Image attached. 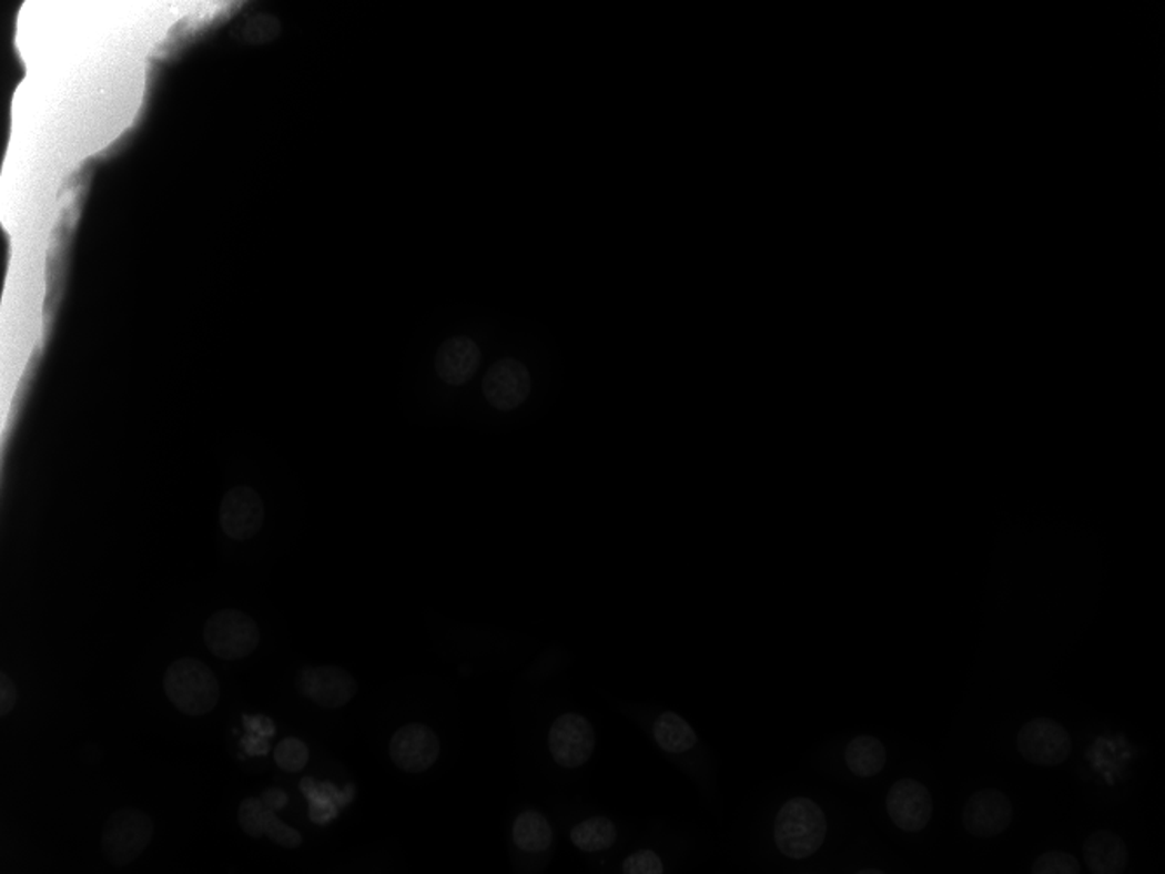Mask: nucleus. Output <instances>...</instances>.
<instances>
[{
	"instance_id": "nucleus-1",
	"label": "nucleus",
	"mask_w": 1165,
	"mask_h": 874,
	"mask_svg": "<svg viewBox=\"0 0 1165 874\" xmlns=\"http://www.w3.org/2000/svg\"><path fill=\"white\" fill-rule=\"evenodd\" d=\"M774 843L786 857L807 858L816 854L828 836V819L810 797L787 801L774 819Z\"/></svg>"
},
{
	"instance_id": "nucleus-2",
	"label": "nucleus",
	"mask_w": 1165,
	"mask_h": 874,
	"mask_svg": "<svg viewBox=\"0 0 1165 874\" xmlns=\"http://www.w3.org/2000/svg\"><path fill=\"white\" fill-rule=\"evenodd\" d=\"M164 693L179 711L200 718L216 708L221 684L206 663L194 658H180L168 667Z\"/></svg>"
},
{
	"instance_id": "nucleus-3",
	"label": "nucleus",
	"mask_w": 1165,
	"mask_h": 874,
	"mask_svg": "<svg viewBox=\"0 0 1165 874\" xmlns=\"http://www.w3.org/2000/svg\"><path fill=\"white\" fill-rule=\"evenodd\" d=\"M152 836L154 822L148 813L135 809L118 810L103 827V854L115 866H126L149 848Z\"/></svg>"
},
{
	"instance_id": "nucleus-4",
	"label": "nucleus",
	"mask_w": 1165,
	"mask_h": 874,
	"mask_svg": "<svg viewBox=\"0 0 1165 874\" xmlns=\"http://www.w3.org/2000/svg\"><path fill=\"white\" fill-rule=\"evenodd\" d=\"M204 641L216 658L234 662L257 650L261 633L252 618L234 609H224L210 618L204 629Z\"/></svg>"
},
{
	"instance_id": "nucleus-5",
	"label": "nucleus",
	"mask_w": 1165,
	"mask_h": 874,
	"mask_svg": "<svg viewBox=\"0 0 1165 874\" xmlns=\"http://www.w3.org/2000/svg\"><path fill=\"white\" fill-rule=\"evenodd\" d=\"M1015 745L1019 754L1031 764L1057 766L1072 754V735L1051 718H1035L1021 728Z\"/></svg>"
},
{
	"instance_id": "nucleus-6",
	"label": "nucleus",
	"mask_w": 1165,
	"mask_h": 874,
	"mask_svg": "<svg viewBox=\"0 0 1165 874\" xmlns=\"http://www.w3.org/2000/svg\"><path fill=\"white\" fill-rule=\"evenodd\" d=\"M548 748L555 763L564 769H578L590 760L596 749V733L587 718L564 714L551 724Z\"/></svg>"
},
{
	"instance_id": "nucleus-7",
	"label": "nucleus",
	"mask_w": 1165,
	"mask_h": 874,
	"mask_svg": "<svg viewBox=\"0 0 1165 874\" xmlns=\"http://www.w3.org/2000/svg\"><path fill=\"white\" fill-rule=\"evenodd\" d=\"M1014 819V805L1000 789H981L963 806V825L974 837H994L1005 833Z\"/></svg>"
},
{
	"instance_id": "nucleus-8",
	"label": "nucleus",
	"mask_w": 1165,
	"mask_h": 874,
	"mask_svg": "<svg viewBox=\"0 0 1165 874\" xmlns=\"http://www.w3.org/2000/svg\"><path fill=\"white\" fill-rule=\"evenodd\" d=\"M533 388L529 370L521 362L514 358H503L496 362L485 374L482 389L485 400L493 405L494 409L509 413L520 407Z\"/></svg>"
},
{
	"instance_id": "nucleus-9",
	"label": "nucleus",
	"mask_w": 1165,
	"mask_h": 874,
	"mask_svg": "<svg viewBox=\"0 0 1165 874\" xmlns=\"http://www.w3.org/2000/svg\"><path fill=\"white\" fill-rule=\"evenodd\" d=\"M301 693L320 708L338 709L355 699L358 684L355 678L341 667H307L297 678Z\"/></svg>"
},
{
	"instance_id": "nucleus-10",
	"label": "nucleus",
	"mask_w": 1165,
	"mask_h": 874,
	"mask_svg": "<svg viewBox=\"0 0 1165 874\" xmlns=\"http://www.w3.org/2000/svg\"><path fill=\"white\" fill-rule=\"evenodd\" d=\"M389 756L402 772L423 773L440 756V740L426 724H405L389 742Z\"/></svg>"
},
{
	"instance_id": "nucleus-11",
	"label": "nucleus",
	"mask_w": 1165,
	"mask_h": 874,
	"mask_svg": "<svg viewBox=\"0 0 1165 874\" xmlns=\"http://www.w3.org/2000/svg\"><path fill=\"white\" fill-rule=\"evenodd\" d=\"M887 810L899 830L905 833H918V831L925 830L932 819V794L929 787L921 782L914 779H902L890 787Z\"/></svg>"
},
{
	"instance_id": "nucleus-12",
	"label": "nucleus",
	"mask_w": 1165,
	"mask_h": 874,
	"mask_svg": "<svg viewBox=\"0 0 1165 874\" xmlns=\"http://www.w3.org/2000/svg\"><path fill=\"white\" fill-rule=\"evenodd\" d=\"M221 524L225 535L237 541L257 535L264 524L261 496L249 487L231 490L222 502Z\"/></svg>"
},
{
	"instance_id": "nucleus-13",
	"label": "nucleus",
	"mask_w": 1165,
	"mask_h": 874,
	"mask_svg": "<svg viewBox=\"0 0 1165 874\" xmlns=\"http://www.w3.org/2000/svg\"><path fill=\"white\" fill-rule=\"evenodd\" d=\"M482 352L475 341L456 335L444 341L435 355V373L448 386H465L480 367Z\"/></svg>"
},
{
	"instance_id": "nucleus-14",
	"label": "nucleus",
	"mask_w": 1165,
	"mask_h": 874,
	"mask_svg": "<svg viewBox=\"0 0 1165 874\" xmlns=\"http://www.w3.org/2000/svg\"><path fill=\"white\" fill-rule=\"evenodd\" d=\"M1087 870L1094 874H1121L1128 864L1127 843L1108 830L1092 833L1084 843Z\"/></svg>"
},
{
	"instance_id": "nucleus-15",
	"label": "nucleus",
	"mask_w": 1165,
	"mask_h": 874,
	"mask_svg": "<svg viewBox=\"0 0 1165 874\" xmlns=\"http://www.w3.org/2000/svg\"><path fill=\"white\" fill-rule=\"evenodd\" d=\"M848 769L857 776H874L884 769L887 764V749L877 736L859 735L848 744L847 752Z\"/></svg>"
},
{
	"instance_id": "nucleus-16",
	"label": "nucleus",
	"mask_w": 1165,
	"mask_h": 874,
	"mask_svg": "<svg viewBox=\"0 0 1165 874\" xmlns=\"http://www.w3.org/2000/svg\"><path fill=\"white\" fill-rule=\"evenodd\" d=\"M514 842L518 848L530 854L545 852L554 843L550 822L538 812L520 813L514 824Z\"/></svg>"
},
{
	"instance_id": "nucleus-17",
	"label": "nucleus",
	"mask_w": 1165,
	"mask_h": 874,
	"mask_svg": "<svg viewBox=\"0 0 1165 874\" xmlns=\"http://www.w3.org/2000/svg\"><path fill=\"white\" fill-rule=\"evenodd\" d=\"M652 735L663 751L681 754L697 745L698 739L693 728L689 726L676 712H665L658 718Z\"/></svg>"
},
{
	"instance_id": "nucleus-18",
	"label": "nucleus",
	"mask_w": 1165,
	"mask_h": 874,
	"mask_svg": "<svg viewBox=\"0 0 1165 874\" xmlns=\"http://www.w3.org/2000/svg\"><path fill=\"white\" fill-rule=\"evenodd\" d=\"M616 825L608 817H591L570 830V842L582 852H602L615 845Z\"/></svg>"
},
{
	"instance_id": "nucleus-19",
	"label": "nucleus",
	"mask_w": 1165,
	"mask_h": 874,
	"mask_svg": "<svg viewBox=\"0 0 1165 874\" xmlns=\"http://www.w3.org/2000/svg\"><path fill=\"white\" fill-rule=\"evenodd\" d=\"M310 751L302 740L295 736L283 739L274 749V761L280 769L288 773H298L306 769Z\"/></svg>"
},
{
	"instance_id": "nucleus-20",
	"label": "nucleus",
	"mask_w": 1165,
	"mask_h": 874,
	"mask_svg": "<svg viewBox=\"0 0 1165 874\" xmlns=\"http://www.w3.org/2000/svg\"><path fill=\"white\" fill-rule=\"evenodd\" d=\"M262 830H264L265 836L270 837L271 842L276 845L285 846V848H298L302 845V836L297 830L290 827L285 822L280 821L276 817V812L267 809L262 819Z\"/></svg>"
},
{
	"instance_id": "nucleus-21",
	"label": "nucleus",
	"mask_w": 1165,
	"mask_h": 874,
	"mask_svg": "<svg viewBox=\"0 0 1165 874\" xmlns=\"http://www.w3.org/2000/svg\"><path fill=\"white\" fill-rule=\"evenodd\" d=\"M1031 873L1078 874L1080 864L1072 854H1066V852H1047V854L1040 855V857L1033 862Z\"/></svg>"
},
{
	"instance_id": "nucleus-22",
	"label": "nucleus",
	"mask_w": 1165,
	"mask_h": 874,
	"mask_svg": "<svg viewBox=\"0 0 1165 874\" xmlns=\"http://www.w3.org/2000/svg\"><path fill=\"white\" fill-rule=\"evenodd\" d=\"M265 812H267V806L257 797H246V800L241 801L240 812H237L241 830L245 831L249 836L262 837V834H264L262 819H264Z\"/></svg>"
},
{
	"instance_id": "nucleus-23",
	"label": "nucleus",
	"mask_w": 1165,
	"mask_h": 874,
	"mask_svg": "<svg viewBox=\"0 0 1165 874\" xmlns=\"http://www.w3.org/2000/svg\"><path fill=\"white\" fill-rule=\"evenodd\" d=\"M663 870V862L652 850H640L624 862L625 874H661Z\"/></svg>"
},
{
	"instance_id": "nucleus-24",
	"label": "nucleus",
	"mask_w": 1165,
	"mask_h": 874,
	"mask_svg": "<svg viewBox=\"0 0 1165 874\" xmlns=\"http://www.w3.org/2000/svg\"><path fill=\"white\" fill-rule=\"evenodd\" d=\"M338 806L335 805L334 801L331 800H313L310 801V819L311 822L318 825L328 824V822L337 819Z\"/></svg>"
},
{
	"instance_id": "nucleus-25",
	"label": "nucleus",
	"mask_w": 1165,
	"mask_h": 874,
	"mask_svg": "<svg viewBox=\"0 0 1165 874\" xmlns=\"http://www.w3.org/2000/svg\"><path fill=\"white\" fill-rule=\"evenodd\" d=\"M243 726L246 732L257 733L264 739H273L276 735V724L267 715H243Z\"/></svg>"
},
{
	"instance_id": "nucleus-26",
	"label": "nucleus",
	"mask_w": 1165,
	"mask_h": 874,
	"mask_svg": "<svg viewBox=\"0 0 1165 874\" xmlns=\"http://www.w3.org/2000/svg\"><path fill=\"white\" fill-rule=\"evenodd\" d=\"M18 700L17 684L8 674L0 675V715L4 718L13 711Z\"/></svg>"
},
{
	"instance_id": "nucleus-27",
	"label": "nucleus",
	"mask_w": 1165,
	"mask_h": 874,
	"mask_svg": "<svg viewBox=\"0 0 1165 874\" xmlns=\"http://www.w3.org/2000/svg\"><path fill=\"white\" fill-rule=\"evenodd\" d=\"M241 748L249 756H267L271 751V744L267 742V739L250 732H246V735L241 739Z\"/></svg>"
},
{
	"instance_id": "nucleus-28",
	"label": "nucleus",
	"mask_w": 1165,
	"mask_h": 874,
	"mask_svg": "<svg viewBox=\"0 0 1165 874\" xmlns=\"http://www.w3.org/2000/svg\"><path fill=\"white\" fill-rule=\"evenodd\" d=\"M261 800L262 803H264L267 809L273 810V812H280V810L285 809L286 803H288V796H286L285 791L277 787L265 789L264 793H262Z\"/></svg>"
}]
</instances>
